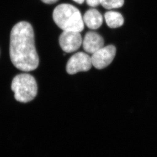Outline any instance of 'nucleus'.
<instances>
[{
	"mask_svg": "<svg viewBox=\"0 0 157 157\" xmlns=\"http://www.w3.org/2000/svg\"><path fill=\"white\" fill-rule=\"evenodd\" d=\"M116 49L114 45L103 47L93 53L91 57L92 65L98 69H103L108 66L115 58Z\"/></svg>",
	"mask_w": 157,
	"mask_h": 157,
	"instance_id": "nucleus-5",
	"label": "nucleus"
},
{
	"mask_svg": "<svg viewBox=\"0 0 157 157\" xmlns=\"http://www.w3.org/2000/svg\"><path fill=\"white\" fill-rule=\"evenodd\" d=\"M73 1L76 2V3H78V4H83V3H84L85 0H73Z\"/></svg>",
	"mask_w": 157,
	"mask_h": 157,
	"instance_id": "nucleus-13",
	"label": "nucleus"
},
{
	"mask_svg": "<svg viewBox=\"0 0 157 157\" xmlns=\"http://www.w3.org/2000/svg\"><path fill=\"white\" fill-rule=\"evenodd\" d=\"M107 25L110 28H117L123 25L124 19L123 15L118 12L110 11L104 15Z\"/></svg>",
	"mask_w": 157,
	"mask_h": 157,
	"instance_id": "nucleus-9",
	"label": "nucleus"
},
{
	"mask_svg": "<svg viewBox=\"0 0 157 157\" xmlns=\"http://www.w3.org/2000/svg\"><path fill=\"white\" fill-rule=\"evenodd\" d=\"M80 32L67 31H63L59 39L61 49L66 53H71L77 51L82 44V38Z\"/></svg>",
	"mask_w": 157,
	"mask_h": 157,
	"instance_id": "nucleus-6",
	"label": "nucleus"
},
{
	"mask_svg": "<svg viewBox=\"0 0 157 157\" xmlns=\"http://www.w3.org/2000/svg\"><path fill=\"white\" fill-rule=\"evenodd\" d=\"M86 1L88 5L95 7L101 4V0H86Z\"/></svg>",
	"mask_w": 157,
	"mask_h": 157,
	"instance_id": "nucleus-11",
	"label": "nucleus"
},
{
	"mask_svg": "<svg viewBox=\"0 0 157 157\" xmlns=\"http://www.w3.org/2000/svg\"><path fill=\"white\" fill-rule=\"evenodd\" d=\"M82 44L84 51L92 55L104 46V39L98 33L89 31L85 34Z\"/></svg>",
	"mask_w": 157,
	"mask_h": 157,
	"instance_id": "nucleus-7",
	"label": "nucleus"
},
{
	"mask_svg": "<svg viewBox=\"0 0 157 157\" xmlns=\"http://www.w3.org/2000/svg\"><path fill=\"white\" fill-rule=\"evenodd\" d=\"M10 57L16 68L30 72L38 66V56L36 49L31 25L26 21L18 22L12 28L10 38Z\"/></svg>",
	"mask_w": 157,
	"mask_h": 157,
	"instance_id": "nucleus-1",
	"label": "nucleus"
},
{
	"mask_svg": "<svg viewBox=\"0 0 157 157\" xmlns=\"http://www.w3.org/2000/svg\"><path fill=\"white\" fill-rule=\"evenodd\" d=\"M14 98L22 103H28L35 98L38 87L34 77L28 73L18 74L14 77L11 83Z\"/></svg>",
	"mask_w": 157,
	"mask_h": 157,
	"instance_id": "nucleus-3",
	"label": "nucleus"
},
{
	"mask_svg": "<svg viewBox=\"0 0 157 157\" xmlns=\"http://www.w3.org/2000/svg\"><path fill=\"white\" fill-rule=\"evenodd\" d=\"M124 2V0H101V5L105 9H115L122 7Z\"/></svg>",
	"mask_w": 157,
	"mask_h": 157,
	"instance_id": "nucleus-10",
	"label": "nucleus"
},
{
	"mask_svg": "<svg viewBox=\"0 0 157 157\" xmlns=\"http://www.w3.org/2000/svg\"><path fill=\"white\" fill-rule=\"evenodd\" d=\"M83 19L87 27L92 30L99 28L103 21L102 15L95 9H91L87 11L83 16Z\"/></svg>",
	"mask_w": 157,
	"mask_h": 157,
	"instance_id": "nucleus-8",
	"label": "nucleus"
},
{
	"mask_svg": "<svg viewBox=\"0 0 157 157\" xmlns=\"http://www.w3.org/2000/svg\"><path fill=\"white\" fill-rule=\"evenodd\" d=\"M53 18L55 24L63 31L81 32L84 29V23L81 12L72 5H59L54 10Z\"/></svg>",
	"mask_w": 157,
	"mask_h": 157,
	"instance_id": "nucleus-2",
	"label": "nucleus"
},
{
	"mask_svg": "<svg viewBox=\"0 0 157 157\" xmlns=\"http://www.w3.org/2000/svg\"><path fill=\"white\" fill-rule=\"evenodd\" d=\"M92 65L91 56L80 52L70 57L67 63L66 70L68 74L74 75L80 72L89 71Z\"/></svg>",
	"mask_w": 157,
	"mask_h": 157,
	"instance_id": "nucleus-4",
	"label": "nucleus"
},
{
	"mask_svg": "<svg viewBox=\"0 0 157 157\" xmlns=\"http://www.w3.org/2000/svg\"><path fill=\"white\" fill-rule=\"evenodd\" d=\"M43 3L47 4H52L54 3H56L59 0H41Z\"/></svg>",
	"mask_w": 157,
	"mask_h": 157,
	"instance_id": "nucleus-12",
	"label": "nucleus"
}]
</instances>
